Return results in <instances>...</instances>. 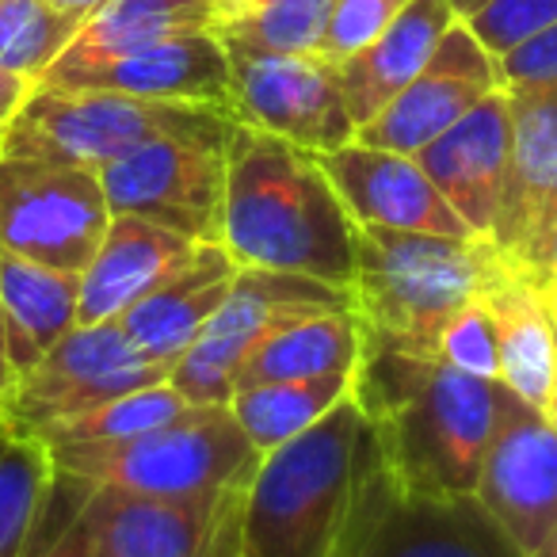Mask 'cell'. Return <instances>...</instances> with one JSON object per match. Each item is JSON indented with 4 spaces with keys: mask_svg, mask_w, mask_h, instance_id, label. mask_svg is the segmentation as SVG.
<instances>
[{
    "mask_svg": "<svg viewBox=\"0 0 557 557\" xmlns=\"http://www.w3.org/2000/svg\"><path fill=\"white\" fill-rule=\"evenodd\" d=\"M546 302H549V313H554V325H557V287L546 290Z\"/></svg>",
    "mask_w": 557,
    "mask_h": 557,
    "instance_id": "obj_44",
    "label": "cell"
},
{
    "mask_svg": "<svg viewBox=\"0 0 557 557\" xmlns=\"http://www.w3.org/2000/svg\"><path fill=\"white\" fill-rule=\"evenodd\" d=\"M447 4L458 12V20H470V16H478V12L485 9L488 0H447Z\"/></svg>",
    "mask_w": 557,
    "mask_h": 557,
    "instance_id": "obj_41",
    "label": "cell"
},
{
    "mask_svg": "<svg viewBox=\"0 0 557 557\" xmlns=\"http://www.w3.org/2000/svg\"><path fill=\"white\" fill-rule=\"evenodd\" d=\"M111 225L100 172L0 149V248L85 271Z\"/></svg>",
    "mask_w": 557,
    "mask_h": 557,
    "instance_id": "obj_9",
    "label": "cell"
},
{
    "mask_svg": "<svg viewBox=\"0 0 557 557\" xmlns=\"http://www.w3.org/2000/svg\"><path fill=\"white\" fill-rule=\"evenodd\" d=\"M500 268L493 240L356 225V313L363 341L432 359L440 329L485 295Z\"/></svg>",
    "mask_w": 557,
    "mask_h": 557,
    "instance_id": "obj_4",
    "label": "cell"
},
{
    "mask_svg": "<svg viewBox=\"0 0 557 557\" xmlns=\"http://www.w3.org/2000/svg\"><path fill=\"white\" fill-rule=\"evenodd\" d=\"M405 9L409 0H336L318 54L333 65H344L363 47H371Z\"/></svg>",
    "mask_w": 557,
    "mask_h": 557,
    "instance_id": "obj_33",
    "label": "cell"
},
{
    "mask_svg": "<svg viewBox=\"0 0 557 557\" xmlns=\"http://www.w3.org/2000/svg\"><path fill=\"white\" fill-rule=\"evenodd\" d=\"M546 417H549V424L557 428V389H554V397H549V405H546Z\"/></svg>",
    "mask_w": 557,
    "mask_h": 557,
    "instance_id": "obj_43",
    "label": "cell"
},
{
    "mask_svg": "<svg viewBox=\"0 0 557 557\" xmlns=\"http://www.w3.org/2000/svg\"><path fill=\"white\" fill-rule=\"evenodd\" d=\"M16 367H12V356H9V333H4V302H0V401L16 389Z\"/></svg>",
    "mask_w": 557,
    "mask_h": 557,
    "instance_id": "obj_37",
    "label": "cell"
},
{
    "mask_svg": "<svg viewBox=\"0 0 557 557\" xmlns=\"http://www.w3.org/2000/svg\"><path fill=\"white\" fill-rule=\"evenodd\" d=\"M336 0H214V35L225 47L318 54Z\"/></svg>",
    "mask_w": 557,
    "mask_h": 557,
    "instance_id": "obj_28",
    "label": "cell"
},
{
    "mask_svg": "<svg viewBox=\"0 0 557 557\" xmlns=\"http://www.w3.org/2000/svg\"><path fill=\"white\" fill-rule=\"evenodd\" d=\"M39 85L96 88L161 103H207L230 111V54L214 32L176 35L126 54L70 62L58 58ZM233 115V111H230Z\"/></svg>",
    "mask_w": 557,
    "mask_h": 557,
    "instance_id": "obj_17",
    "label": "cell"
},
{
    "mask_svg": "<svg viewBox=\"0 0 557 557\" xmlns=\"http://www.w3.org/2000/svg\"><path fill=\"white\" fill-rule=\"evenodd\" d=\"M496 329L500 351V386H508L527 405L546 412L557 389V325L549 313L546 290L519 275L500 256L493 283L481 295Z\"/></svg>",
    "mask_w": 557,
    "mask_h": 557,
    "instance_id": "obj_22",
    "label": "cell"
},
{
    "mask_svg": "<svg viewBox=\"0 0 557 557\" xmlns=\"http://www.w3.org/2000/svg\"><path fill=\"white\" fill-rule=\"evenodd\" d=\"M496 389L428 356L363 341L356 371L359 412L374 455L401 493L473 496L496 417Z\"/></svg>",
    "mask_w": 557,
    "mask_h": 557,
    "instance_id": "obj_1",
    "label": "cell"
},
{
    "mask_svg": "<svg viewBox=\"0 0 557 557\" xmlns=\"http://www.w3.org/2000/svg\"><path fill=\"white\" fill-rule=\"evenodd\" d=\"M356 374H325V379H287V382H260V386H240L230 401L233 420L256 455L283 447L310 432L313 424L329 417L341 401L351 397Z\"/></svg>",
    "mask_w": 557,
    "mask_h": 557,
    "instance_id": "obj_27",
    "label": "cell"
},
{
    "mask_svg": "<svg viewBox=\"0 0 557 557\" xmlns=\"http://www.w3.org/2000/svg\"><path fill=\"white\" fill-rule=\"evenodd\" d=\"M344 310H356L351 287H336L325 278L295 275V271L237 268L222 310L202 329L199 341L172 363V389L195 409L230 405L237 394L240 367L252 359L263 341L298 321Z\"/></svg>",
    "mask_w": 557,
    "mask_h": 557,
    "instance_id": "obj_7",
    "label": "cell"
},
{
    "mask_svg": "<svg viewBox=\"0 0 557 557\" xmlns=\"http://www.w3.org/2000/svg\"><path fill=\"white\" fill-rule=\"evenodd\" d=\"M35 81L20 77V73H9L0 70V134L9 131V123L20 115V108L27 103V96H32Z\"/></svg>",
    "mask_w": 557,
    "mask_h": 557,
    "instance_id": "obj_36",
    "label": "cell"
},
{
    "mask_svg": "<svg viewBox=\"0 0 557 557\" xmlns=\"http://www.w3.org/2000/svg\"><path fill=\"white\" fill-rule=\"evenodd\" d=\"M54 478L58 470L47 443L20 432L0 412V557H24Z\"/></svg>",
    "mask_w": 557,
    "mask_h": 557,
    "instance_id": "obj_29",
    "label": "cell"
},
{
    "mask_svg": "<svg viewBox=\"0 0 557 557\" xmlns=\"http://www.w3.org/2000/svg\"><path fill=\"white\" fill-rule=\"evenodd\" d=\"M531 557H557V531L554 534H549V539L546 542H542V546L539 549H534V554Z\"/></svg>",
    "mask_w": 557,
    "mask_h": 557,
    "instance_id": "obj_42",
    "label": "cell"
},
{
    "mask_svg": "<svg viewBox=\"0 0 557 557\" xmlns=\"http://www.w3.org/2000/svg\"><path fill=\"white\" fill-rule=\"evenodd\" d=\"M225 164L222 245L237 268L295 271L351 287L356 218L318 153L237 123Z\"/></svg>",
    "mask_w": 557,
    "mask_h": 557,
    "instance_id": "obj_2",
    "label": "cell"
},
{
    "mask_svg": "<svg viewBox=\"0 0 557 557\" xmlns=\"http://www.w3.org/2000/svg\"><path fill=\"white\" fill-rule=\"evenodd\" d=\"M58 473L176 504H222L245 493L260 455L230 405H202L134 440L47 447Z\"/></svg>",
    "mask_w": 557,
    "mask_h": 557,
    "instance_id": "obj_5",
    "label": "cell"
},
{
    "mask_svg": "<svg viewBox=\"0 0 557 557\" xmlns=\"http://www.w3.org/2000/svg\"><path fill=\"white\" fill-rule=\"evenodd\" d=\"M195 240L134 214H111L100 248L81 271V325L123 321L195 256Z\"/></svg>",
    "mask_w": 557,
    "mask_h": 557,
    "instance_id": "obj_20",
    "label": "cell"
},
{
    "mask_svg": "<svg viewBox=\"0 0 557 557\" xmlns=\"http://www.w3.org/2000/svg\"><path fill=\"white\" fill-rule=\"evenodd\" d=\"M233 275L237 260L225 252V245H199L176 275L164 278L153 295H146L126 313L123 329L146 356L176 363L222 310Z\"/></svg>",
    "mask_w": 557,
    "mask_h": 557,
    "instance_id": "obj_21",
    "label": "cell"
},
{
    "mask_svg": "<svg viewBox=\"0 0 557 557\" xmlns=\"http://www.w3.org/2000/svg\"><path fill=\"white\" fill-rule=\"evenodd\" d=\"M466 24L488 54L500 58L523 39H531L534 32L557 24V0H488Z\"/></svg>",
    "mask_w": 557,
    "mask_h": 557,
    "instance_id": "obj_34",
    "label": "cell"
},
{
    "mask_svg": "<svg viewBox=\"0 0 557 557\" xmlns=\"http://www.w3.org/2000/svg\"><path fill=\"white\" fill-rule=\"evenodd\" d=\"M333 557H523L478 496L401 493L367 450L348 527Z\"/></svg>",
    "mask_w": 557,
    "mask_h": 557,
    "instance_id": "obj_8",
    "label": "cell"
},
{
    "mask_svg": "<svg viewBox=\"0 0 557 557\" xmlns=\"http://www.w3.org/2000/svg\"><path fill=\"white\" fill-rule=\"evenodd\" d=\"M557 287V233L549 240V252H546V268H542V290H554Z\"/></svg>",
    "mask_w": 557,
    "mask_h": 557,
    "instance_id": "obj_39",
    "label": "cell"
},
{
    "mask_svg": "<svg viewBox=\"0 0 557 557\" xmlns=\"http://www.w3.org/2000/svg\"><path fill=\"white\" fill-rule=\"evenodd\" d=\"M500 88L508 96L557 92V24L542 27L500 54Z\"/></svg>",
    "mask_w": 557,
    "mask_h": 557,
    "instance_id": "obj_35",
    "label": "cell"
},
{
    "mask_svg": "<svg viewBox=\"0 0 557 557\" xmlns=\"http://www.w3.org/2000/svg\"><path fill=\"white\" fill-rule=\"evenodd\" d=\"M363 359V325L356 310L321 313V318L298 321L252 351L237 374L240 386L287 379H325V374H356Z\"/></svg>",
    "mask_w": 557,
    "mask_h": 557,
    "instance_id": "obj_25",
    "label": "cell"
},
{
    "mask_svg": "<svg viewBox=\"0 0 557 557\" xmlns=\"http://www.w3.org/2000/svg\"><path fill=\"white\" fill-rule=\"evenodd\" d=\"M77 32V20L62 16L47 0H0V70L39 85Z\"/></svg>",
    "mask_w": 557,
    "mask_h": 557,
    "instance_id": "obj_31",
    "label": "cell"
},
{
    "mask_svg": "<svg viewBox=\"0 0 557 557\" xmlns=\"http://www.w3.org/2000/svg\"><path fill=\"white\" fill-rule=\"evenodd\" d=\"M493 92H500V58L488 54L470 24L458 20L412 85L379 119L359 126L356 141L417 157Z\"/></svg>",
    "mask_w": 557,
    "mask_h": 557,
    "instance_id": "obj_15",
    "label": "cell"
},
{
    "mask_svg": "<svg viewBox=\"0 0 557 557\" xmlns=\"http://www.w3.org/2000/svg\"><path fill=\"white\" fill-rule=\"evenodd\" d=\"M169 371L172 363L146 356L131 341L123 321L77 325L32 371L20 374L16 389L0 401V412L20 432L39 435L141 386L169 382Z\"/></svg>",
    "mask_w": 557,
    "mask_h": 557,
    "instance_id": "obj_10",
    "label": "cell"
},
{
    "mask_svg": "<svg viewBox=\"0 0 557 557\" xmlns=\"http://www.w3.org/2000/svg\"><path fill=\"white\" fill-rule=\"evenodd\" d=\"M0 302L12 367L24 374L81 325V271L50 268L0 248Z\"/></svg>",
    "mask_w": 557,
    "mask_h": 557,
    "instance_id": "obj_24",
    "label": "cell"
},
{
    "mask_svg": "<svg viewBox=\"0 0 557 557\" xmlns=\"http://www.w3.org/2000/svg\"><path fill=\"white\" fill-rule=\"evenodd\" d=\"M47 4H54L62 16H70V20H77V24H85L88 16H92L96 9H100L103 0H47Z\"/></svg>",
    "mask_w": 557,
    "mask_h": 557,
    "instance_id": "obj_38",
    "label": "cell"
},
{
    "mask_svg": "<svg viewBox=\"0 0 557 557\" xmlns=\"http://www.w3.org/2000/svg\"><path fill=\"white\" fill-rule=\"evenodd\" d=\"M511 100V164L493 248L542 287L549 240L557 233V92H523Z\"/></svg>",
    "mask_w": 557,
    "mask_h": 557,
    "instance_id": "obj_14",
    "label": "cell"
},
{
    "mask_svg": "<svg viewBox=\"0 0 557 557\" xmlns=\"http://www.w3.org/2000/svg\"><path fill=\"white\" fill-rule=\"evenodd\" d=\"M88 493H92V488H88ZM77 557H103L100 546H96V534H92V523H88V511H85V539H81Z\"/></svg>",
    "mask_w": 557,
    "mask_h": 557,
    "instance_id": "obj_40",
    "label": "cell"
},
{
    "mask_svg": "<svg viewBox=\"0 0 557 557\" xmlns=\"http://www.w3.org/2000/svg\"><path fill=\"white\" fill-rule=\"evenodd\" d=\"M473 496L523 557L557 531V428L508 386L496 389V417Z\"/></svg>",
    "mask_w": 557,
    "mask_h": 557,
    "instance_id": "obj_13",
    "label": "cell"
},
{
    "mask_svg": "<svg viewBox=\"0 0 557 557\" xmlns=\"http://www.w3.org/2000/svg\"><path fill=\"white\" fill-rule=\"evenodd\" d=\"M245 493L222 504H176L92 485L85 511L103 557H240Z\"/></svg>",
    "mask_w": 557,
    "mask_h": 557,
    "instance_id": "obj_16",
    "label": "cell"
},
{
    "mask_svg": "<svg viewBox=\"0 0 557 557\" xmlns=\"http://www.w3.org/2000/svg\"><path fill=\"white\" fill-rule=\"evenodd\" d=\"M440 195L458 218L473 230V237L488 240L500 214L504 184L511 164V100L508 92H493L466 111L450 131L428 141L417 153Z\"/></svg>",
    "mask_w": 557,
    "mask_h": 557,
    "instance_id": "obj_19",
    "label": "cell"
},
{
    "mask_svg": "<svg viewBox=\"0 0 557 557\" xmlns=\"http://www.w3.org/2000/svg\"><path fill=\"white\" fill-rule=\"evenodd\" d=\"M195 32H214V0H103L62 58L92 62Z\"/></svg>",
    "mask_w": 557,
    "mask_h": 557,
    "instance_id": "obj_26",
    "label": "cell"
},
{
    "mask_svg": "<svg viewBox=\"0 0 557 557\" xmlns=\"http://www.w3.org/2000/svg\"><path fill=\"white\" fill-rule=\"evenodd\" d=\"M371 432L356 397L268 450L240 511V557H333L363 478Z\"/></svg>",
    "mask_w": 557,
    "mask_h": 557,
    "instance_id": "obj_3",
    "label": "cell"
},
{
    "mask_svg": "<svg viewBox=\"0 0 557 557\" xmlns=\"http://www.w3.org/2000/svg\"><path fill=\"white\" fill-rule=\"evenodd\" d=\"M187 405L184 397L172 389V382H153V386H141L126 397L100 405V409L85 412L77 420H65L47 432H39L35 440H42L47 447H65V443H115V440H134V435H146L153 428L169 424V420L184 417Z\"/></svg>",
    "mask_w": 557,
    "mask_h": 557,
    "instance_id": "obj_30",
    "label": "cell"
},
{
    "mask_svg": "<svg viewBox=\"0 0 557 557\" xmlns=\"http://www.w3.org/2000/svg\"><path fill=\"white\" fill-rule=\"evenodd\" d=\"M458 24V12L447 0H409V9L356 58H348L341 70V88L356 126H367L379 119L405 88L412 85L443 35ZM359 134V131H356Z\"/></svg>",
    "mask_w": 557,
    "mask_h": 557,
    "instance_id": "obj_23",
    "label": "cell"
},
{
    "mask_svg": "<svg viewBox=\"0 0 557 557\" xmlns=\"http://www.w3.org/2000/svg\"><path fill=\"white\" fill-rule=\"evenodd\" d=\"M237 119L207 103H161L96 88L35 85L0 149L100 172L138 146L169 134H230Z\"/></svg>",
    "mask_w": 557,
    "mask_h": 557,
    "instance_id": "obj_6",
    "label": "cell"
},
{
    "mask_svg": "<svg viewBox=\"0 0 557 557\" xmlns=\"http://www.w3.org/2000/svg\"><path fill=\"white\" fill-rule=\"evenodd\" d=\"M432 359L455 367L462 374H473V379L485 382H500V351H496V329L493 318H488L485 302L473 298L466 302L447 325L435 336Z\"/></svg>",
    "mask_w": 557,
    "mask_h": 557,
    "instance_id": "obj_32",
    "label": "cell"
},
{
    "mask_svg": "<svg viewBox=\"0 0 557 557\" xmlns=\"http://www.w3.org/2000/svg\"><path fill=\"white\" fill-rule=\"evenodd\" d=\"M225 54L230 111L237 123L295 141L310 153H333L356 141L359 126L333 62L321 54H275L248 47H225Z\"/></svg>",
    "mask_w": 557,
    "mask_h": 557,
    "instance_id": "obj_12",
    "label": "cell"
},
{
    "mask_svg": "<svg viewBox=\"0 0 557 557\" xmlns=\"http://www.w3.org/2000/svg\"><path fill=\"white\" fill-rule=\"evenodd\" d=\"M230 134H169L100 169L111 214L146 218L195 245H222Z\"/></svg>",
    "mask_w": 557,
    "mask_h": 557,
    "instance_id": "obj_11",
    "label": "cell"
},
{
    "mask_svg": "<svg viewBox=\"0 0 557 557\" xmlns=\"http://www.w3.org/2000/svg\"><path fill=\"white\" fill-rule=\"evenodd\" d=\"M325 176L333 180L356 225H386L405 233H432V237L481 240L462 218L450 210L440 187L428 180L417 157L394 149L348 141L333 153H318Z\"/></svg>",
    "mask_w": 557,
    "mask_h": 557,
    "instance_id": "obj_18",
    "label": "cell"
}]
</instances>
